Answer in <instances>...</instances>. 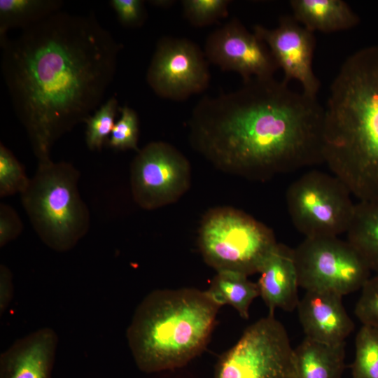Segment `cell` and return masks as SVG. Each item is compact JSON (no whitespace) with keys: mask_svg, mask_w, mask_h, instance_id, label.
Returning a JSON list of instances; mask_svg holds the SVG:
<instances>
[{"mask_svg":"<svg viewBox=\"0 0 378 378\" xmlns=\"http://www.w3.org/2000/svg\"><path fill=\"white\" fill-rule=\"evenodd\" d=\"M1 67L14 112L38 162L101 105L120 45L93 15L61 10L0 41Z\"/></svg>","mask_w":378,"mask_h":378,"instance_id":"6da1fadb","label":"cell"},{"mask_svg":"<svg viewBox=\"0 0 378 378\" xmlns=\"http://www.w3.org/2000/svg\"><path fill=\"white\" fill-rule=\"evenodd\" d=\"M324 108L274 77L204 96L188 120L190 144L217 169L253 181L323 162Z\"/></svg>","mask_w":378,"mask_h":378,"instance_id":"7a4b0ae2","label":"cell"},{"mask_svg":"<svg viewBox=\"0 0 378 378\" xmlns=\"http://www.w3.org/2000/svg\"><path fill=\"white\" fill-rule=\"evenodd\" d=\"M323 108V162L359 201H378V43L347 57Z\"/></svg>","mask_w":378,"mask_h":378,"instance_id":"3957f363","label":"cell"},{"mask_svg":"<svg viewBox=\"0 0 378 378\" xmlns=\"http://www.w3.org/2000/svg\"><path fill=\"white\" fill-rule=\"evenodd\" d=\"M220 306L195 288L151 291L136 308L126 337L136 365L146 373L183 367L206 348Z\"/></svg>","mask_w":378,"mask_h":378,"instance_id":"277c9868","label":"cell"},{"mask_svg":"<svg viewBox=\"0 0 378 378\" xmlns=\"http://www.w3.org/2000/svg\"><path fill=\"white\" fill-rule=\"evenodd\" d=\"M79 176V172L69 162L41 161L21 194L36 234L57 252L71 250L90 228V212L78 191Z\"/></svg>","mask_w":378,"mask_h":378,"instance_id":"5b68a950","label":"cell"},{"mask_svg":"<svg viewBox=\"0 0 378 378\" xmlns=\"http://www.w3.org/2000/svg\"><path fill=\"white\" fill-rule=\"evenodd\" d=\"M278 242L273 231L239 209L218 206L204 216L198 246L204 262L216 272L246 276L258 273Z\"/></svg>","mask_w":378,"mask_h":378,"instance_id":"8992f818","label":"cell"},{"mask_svg":"<svg viewBox=\"0 0 378 378\" xmlns=\"http://www.w3.org/2000/svg\"><path fill=\"white\" fill-rule=\"evenodd\" d=\"M351 195L334 174L312 170L290 184L286 202L293 225L304 237H339L354 216Z\"/></svg>","mask_w":378,"mask_h":378,"instance_id":"52a82bcc","label":"cell"},{"mask_svg":"<svg viewBox=\"0 0 378 378\" xmlns=\"http://www.w3.org/2000/svg\"><path fill=\"white\" fill-rule=\"evenodd\" d=\"M214 378H296L294 348L274 314L248 326L219 358Z\"/></svg>","mask_w":378,"mask_h":378,"instance_id":"ba28073f","label":"cell"},{"mask_svg":"<svg viewBox=\"0 0 378 378\" xmlns=\"http://www.w3.org/2000/svg\"><path fill=\"white\" fill-rule=\"evenodd\" d=\"M299 287L344 296L361 290L371 270L359 253L339 237H304L293 248Z\"/></svg>","mask_w":378,"mask_h":378,"instance_id":"9c48e42d","label":"cell"},{"mask_svg":"<svg viewBox=\"0 0 378 378\" xmlns=\"http://www.w3.org/2000/svg\"><path fill=\"white\" fill-rule=\"evenodd\" d=\"M190 183L188 160L169 143H148L139 149L132 162V195L134 202L146 210L176 202L189 190Z\"/></svg>","mask_w":378,"mask_h":378,"instance_id":"30bf717a","label":"cell"},{"mask_svg":"<svg viewBox=\"0 0 378 378\" xmlns=\"http://www.w3.org/2000/svg\"><path fill=\"white\" fill-rule=\"evenodd\" d=\"M146 80L158 97L183 101L208 88V60L195 42L186 38L164 36L157 43Z\"/></svg>","mask_w":378,"mask_h":378,"instance_id":"8fae6325","label":"cell"},{"mask_svg":"<svg viewBox=\"0 0 378 378\" xmlns=\"http://www.w3.org/2000/svg\"><path fill=\"white\" fill-rule=\"evenodd\" d=\"M204 52L208 62L237 73L243 81L274 77L279 69L265 43L236 18L208 36Z\"/></svg>","mask_w":378,"mask_h":378,"instance_id":"7c38bea8","label":"cell"},{"mask_svg":"<svg viewBox=\"0 0 378 378\" xmlns=\"http://www.w3.org/2000/svg\"><path fill=\"white\" fill-rule=\"evenodd\" d=\"M253 31L265 43L279 69L283 80H295L302 91L317 97L321 83L314 72L313 59L316 46L314 33L300 24L292 15L280 17L274 28L255 24Z\"/></svg>","mask_w":378,"mask_h":378,"instance_id":"4fadbf2b","label":"cell"},{"mask_svg":"<svg viewBox=\"0 0 378 378\" xmlns=\"http://www.w3.org/2000/svg\"><path fill=\"white\" fill-rule=\"evenodd\" d=\"M342 297L332 291L305 290L297 309L306 337L331 344L345 342L355 325Z\"/></svg>","mask_w":378,"mask_h":378,"instance_id":"5bb4252c","label":"cell"},{"mask_svg":"<svg viewBox=\"0 0 378 378\" xmlns=\"http://www.w3.org/2000/svg\"><path fill=\"white\" fill-rule=\"evenodd\" d=\"M57 344L48 327L17 340L0 356V378H52Z\"/></svg>","mask_w":378,"mask_h":378,"instance_id":"9a60e30c","label":"cell"},{"mask_svg":"<svg viewBox=\"0 0 378 378\" xmlns=\"http://www.w3.org/2000/svg\"><path fill=\"white\" fill-rule=\"evenodd\" d=\"M257 282L260 296L269 314L276 309L292 312L297 309L298 278L294 261L293 248L277 243L265 260Z\"/></svg>","mask_w":378,"mask_h":378,"instance_id":"2e32d148","label":"cell"},{"mask_svg":"<svg viewBox=\"0 0 378 378\" xmlns=\"http://www.w3.org/2000/svg\"><path fill=\"white\" fill-rule=\"evenodd\" d=\"M293 17L314 33H332L354 28L360 18L343 0H291Z\"/></svg>","mask_w":378,"mask_h":378,"instance_id":"e0dca14e","label":"cell"},{"mask_svg":"<svg viewBox=\"0 0 378 378\" xmlns=\"http://www.w3.org/2000/svg\"><path fill=\"white\" fill-rule=\"evenodd\" d=\"M346 342L331 344L308 337L294 348L296 378H341Z\"/></svg>","mask_w":378,"mask_h":378,"instance_id":"ac0fdd59","label":"cell"},{"mask_svg":"<svg viewBox=\"0 0 378 378\" xmlns=\"http://www.w3.org/2000/svg\"><path fill=\"white\" fill-rule=\"evenodd\" d=\"M346 241L378 274V201H359L346 232Z\"/></svg>","mask_w":378,"mask_h":378,"instance_id":"d6986e66","label":"cell"},{"mask_svg":"<svg viewBox=\"0 0 378 378\" xmlns=\"http://www.w3.org/2000/svg\"><path fill=\"white\" fill-rule=\"evenodd\" d=\"M206 291L220 307L232 306L244 319L248 318L250 306L260 296L257 283L245 274L231 271L217 272Z\"/></svg>","mask_w":378,"mask_h":378,"instance_id":"ffe728a7","label":"cell"},{"mask_svg":"<svg viewBox=\"0 0 378 378\" xmlns=\"http://www.w3.org/2000/svg\"><path fill=\"white\" fill-rule=\"evenodd\" d=\"M60 0H0V41L13 29H24L60 10Z\"/></svg>","mask_w":378,"mask_h":378,"instance_id":"44dd1931","label":"cell"},{"mask_svg":"<svg viewBox=\"0 0 378 378\" xmlns=\"http://www.w3.org/2000/svg\"><path fill=\"white\" fill-rule=\"evenodd\" d=\"M352 378H378V328L362 325L355 340Z\"/></svg>","mask_w":378,"mask_h":378,"instance_id":"7402d4cb","label":"cell"},{"mask_svg":"<svg viewBox=\"0 0 378 378\" xmlns=\"http://www.w3.org/2000/svg\"><path fill=\"white\" fill-rule=\"evenodd\" d=\"M118 109V100L111 97L85 120V141L89 149L100 150L102 148L115 125Z\"/></svg>","mask_w":378,"mask_h":378,"instance_id":"603a6c76","label":"cell"},{"mask_svg":"<svg viewBox=\"0 0 378 378\" xmlns=\"http://www.w3.org/2000/svg\"><path fill=\"white\" fill-rule=\"evenodd\" d=\"M30 178L23 166L13 153L2 143L0 144V196L4 197L23 193Z\"/></svg>","mask_w":378,"mask_h":378,"instance_id":"cb8c5ba5","label":"cell"},{"mask_svg":"<svg viewBox=\"0 0 378 378\" xmlns=\"http://www.w3.org/2000/svg\"><path fill=\"white\" fill-rule=\"evenodd\" d=\"M229 0H183V13L188 22L195 27L210 25L228 15Z\"/></svg>","mask_w":378,"mask_h":378,"instance_id":"d4e9b609","label":"cell"},{"mask_svg":"<svg viewBox=\"0 0 378 378\" xmlns=\"http://www.w3.org/2000/svg\"><path fill=\"white\" fill-rule=\"evenodd\" d=\"M121 116L115 123L108 139L110 147L118 150L138 148L139 122L136 113L127 105L120 108Z\"/></svg>","mask_w":378,"mask_h":378,"instance_id":"484cf974","label":"cell"},{"mask_svg":"<svg viewBox=\"0 0 378 378\" xmlns=\"http://www.w3.org/2000/svg\"><path fill=\"white\" fill-rule=\"evenodd\" d=\"M354 312L363 325L378 328V274L371 276L362 288Z\"/></svg>","mask_w":378,"mask_h":378,"instance_id":"4316f807","label":"cell"},{"mask_svg":"<svg viewBox=\"0 0 378 378\" xmlns=\"http://www.w3.org/2000/svg\"><path fill=\"white\" fill-rule=\"evenodd\" d=\"M110 4L122 25L126 27H139L144 24L146 18L144 1L111 0Z\"/></svg>","mask_w":378,"mask_h":378,"instance_id":"83f0119b","label":"cell"},{"mask_svg":"<svg viewBox=\"0 0 378 378\" xmlns=\"http://www.w3.org/2000/svg\"><path fill=\"white\" fill-rule=\"evenodd\" d=\"M23 225L17 212L10 206L0 204V246L16 239L22 232Z\"/></svg>","mask_w":378,"mask_h":378,"instance_id":"f1b7e54d","label":"cell"},{"mask_svg":"<svg viewBox=\"0 0 378 378\" xmlns=\"http://www.w3.org/2000/svg\"><path fill=\"white\" fill-rule=\"evenodd\" d=\"M13 296V274L5 265H0V313L4 314Z\"/></svg>","mask_w":378,"mask_h":378,"instance_id":"f546056e","label":"cell"},{"mask_svg":"<svg viewBox=\"0 0 378 378\" xmlns=\"http://www.w3.org/2000/svg\"><path fill=\"white\" fill-rule=\"evenodd\" d=\"M150 2H151L150 4L158 7L167 8V7L171 6L174 1H167V0H164V1L159 0V1H150Z\"/></svg>","mask_w":378,"mask_h":378,"instance_id":"4dcf8cb0","label":"cell"}]
</instances>
